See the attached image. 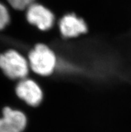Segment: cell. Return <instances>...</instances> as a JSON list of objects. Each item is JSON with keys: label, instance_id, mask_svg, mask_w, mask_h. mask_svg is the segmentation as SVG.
I'll return each mask as SVG.
<instances>
[{"label": "cell", "instance_id": "cell-1", "mask_svg": "<svg viewBox=\"0 0 131 132\" xmlns=\"http://www.w3.org/2000/svg\"><path fill=\"white\" fill-rule=\"evenodd\" d=\"M29 66L35 73L41 76L50 75L56 66L54 52L46 45L38 44L28 55Z\"/></svg>", "mask_w": 131, "mask_h": 132}, {"label": "cell", "instance_id": "cell-2", "mask_svg": "<svg viewBox=\"0 0 131 132\" xmlns=\"http://www.w3.org/2000/svg\"><path fill=\"white\" fill-rule=\"evenodd\" d=\"M29 67L26 59L16 50H9L0 54V69L10 79H25Z\"/></svg>", "mask_w": 131, "mask_h": 132}, {"label": "cell", "instance_id": "cell-3", "mask_svg": "<svg viewBox=\"0 0 131 132\" xmlns=\"http://www.w3.org/2000/svg\"><path fill=\"white\" fill-rule=\"evenodd\" d=\"M26 18L30 23L42 31L50 30L54 23V15L43 5L33 3L26 10Z\"/></svg>", "mask_w": 131, "mask_h": 132}, {"label": "cell", "instance_id": "cell-4", "mask_svg": "<svg viewBox=\"0 0 131 132\" xmlns=\"http://www.w3.org/2000/svg\"><path fill=\"white\" fill-rule=\"evenodd\" d=\"M15 93L19 98L32 107L39 105L43 99V93L40 86L30 79H23L17 85Z\"/></svg>", "mask_w": 131, "mask_h": 132}, {"label": "cell", "instance_id": "cell-5", "mask_svg": "<svg viewBox=\"0 0 131 132\" xmlns=\"http://www.w3.org/2000/svg\"><path fill=\"white\" fill-rule=\"evenodd\" d=\"M26 125V116L23 112L9 107L3 109V116L0 118V132H22Z\"/></svg>", "mask_w": 131, "mask_h": 132}, {"label": "cell", "instance_id": "cell-6", "mask_svg": "<svg viewBox=\"0 0 131 132\" xmlns=\"http://www.w3.org/2000/svg\"><path fill=\"white\" fill-rule=\"evenodd\" d=\"M59 28L62 35L65 38H74L86 33L87 26L83 20L70 13L65 15L60 20Z\"/></svg>", "mask_w": 131, "mask_h": 132}, {"label": "cell", "instance_id": "cell-7", "mask_svg": "<svg viewBox=\"0 0 131 132\" xmlns=\"http://www.w3.org/2000/svg\"><path fill=\"white\" fill-rule=\"evenodd\" d=\"M36 0H7L10 5L17 10H27Z\"/></svg>", "mask_w": 131, "mask_h": 132}, {"label": "cell", "instance_id": "cell-8", "mask_svg": "<svg viewBox=\"0 0 131 132\" xmlns=\"http://www.w3.org/2000/svg\"><path fill=\"white\" fill-rule=\"evenodd\" d=\"M10 21L8 10L3 3L0 2V31L7 26Z\"/></svg>", "mask_w": 131, "mask_h": 132}]
</instances>
